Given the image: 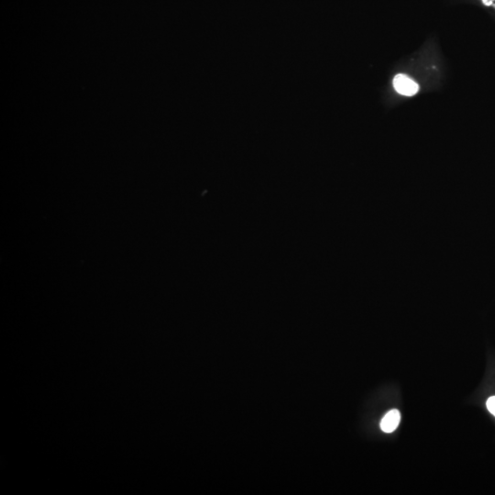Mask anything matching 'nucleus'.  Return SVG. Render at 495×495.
<instances>
[{"label": "nucleus", "mask_w": 495, "mask_h": 495, "mask_svg": "<svg viewBox=\"0 0 495 495\" xmlns=\"http://www.w3.org/2000/svg\"><path fill=\"white\" fill-rule=\"evenodd\" d=\"M393 87L399 94L406 97L414 96L419 89L418 85L405 75H397L394 77Z\"/></svg>", "instance_id": "nucleus-1"}, {"label": "nucleus", "mask_w": 495, "mask_h": 495, "mask_svg": "<svg viewBox=\"0 0 495 495\" xmlns=\"http://www.w3.org/2000/svg\"><path fill=\"white\" fill-rule=\"evenodd\" d=\"M400 421H401L400 412L396 409H392L383 416V418L381 419L380 424L381 429L384 433H392L397 428Z\"/></svg>", "instance_id": "nucleus-2"}, {"label": "nucleus", "mask_w": 495, "mask_h": 495, "mask_svg": "<svg viewBox=\"0 0 495 495\" xmlns=\"http://www.w3.org/2000/svg\"><path fill=\"white\" fill-rule=\"evenodd\" d=\"M486 405H487V409L489 410V412L495 416V396H491V397L489 398L487 400Z\"/></svg>", "instance_id": "nucleus-3"}, {"label": "nucleus", "mask_w": 495, "mask_h": 495, "mask_svg": "<svg viewBox=\"0 0 495 495\" xmlns=\"http://www.w3.org/2000/svg\"><path fill=\"white\" fill-rule=\"evenodd\" d=\"M482 1H483V3H484L485 5L490 6L492 4V1H491V0H482Z\"/></svg>", "instance_id": "nucleus-4"}]
</instances>
